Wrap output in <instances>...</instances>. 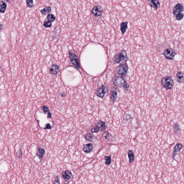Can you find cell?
Returning a JSON list of instances; mask_svg holds the SVG:
<instances>
[{
	"label": "cell",
	"mask_w": 184,
	"mask_h": 184,
	"mask_svg": "<svg viewBox=\"0 0 184 184\" xmlns=\"http://www.w3.org/2000/svg\"><path fill=\"white\" fill-rule=\"evenodd\" d=\"M162 86L167 90H171L173 88L174 82L172 77L166 76L163 77L161 80Z\"/></svg>",
	"instance_id": "obj_1"
},
{
	"label": "cell",
	"mask_w": 184,
	"mask_h": 184,
	"mask_svg": "<svg viewBox=\"0 0 184 184\" xmlns=\"http://www.w3.org/2000/svg\"><path fill=\"white\" fill-rule=\"evenodd\" d=\"M127 60V56L125 51H122L116 54L114 58V62L118 64L122 61H126Z\"/></svg>",
	"instance_id": "obj_2"
},
{
	"label": "cell",
	"mask_w": 184,
	"mask_h": 184,
	"mask_svg": "<svg viewBox=\"0 0 184 184\" xmlns=\"http://www.w3.org/2000/svg\"><path fill=\"white\" fill-rule=\"evenodd\" d=\"M69 54L70 62L73 66L76 69H80V65L79 59L76 55L70 51L69 52Z\"/></svg>",
	"instance_id": "obj_3"
},
{
	"label": "cell",
	"mask_w": 184,
	"mask_h": 184,
	"mask_svg": "<svg viewBox=\"0 0 184 184\" xmlns=\"http://www.w3.org/2000/svg\"><path fill=\"white\" fill-rule=\"evenodd\" d=\"M106 126L105 123L103 121H100L98 122L96 125L92 129V132L93 133H97L99 131H104L106 128Z\"/></svg>",
	"instance_id": "obj_4"
},
{
	"label": "cell",
	"mask_w": 184,
	"mask_h": 184,
	"mask_svg": "<svg viewBox=\"0 0 184 184\" xmlns=\"http://www.w3.org/2000/svg\"><path fill=\"white\" fill-rule=\"evenodd\" d=\"M163 55L167 59L172 60L176 55V53L174 49L167 48L164 51Z\"/></svg>",
	"instance_id": "obj_5"
},
{
	"label": "cell",
	"mask_w": 184,
	"mask_h": 184,
	"mask_svg": "<svg viewBox=\"0 0 184 184\" xmlns=\"http://www.w3.org/2000/svg\"><path fill=\"white\" fill-rule=\"evenodd\" d=\"M128 71V67L126 63L121 64L117 69V72L118 74L123 76H126Z\"/></svg>",
	"instance_id": "obj_6"
},
{
	"label": "cell",
	"mask_w": 184,
	"mask_h": 184,
	"mask_svg": "<svg viewBox=\"0 0 184 184\" xmlns=\"http://www.w3.org/2000/svg\"><path fill=\"white\" fill-rule=\"evenodd\" d=\"M123 77L121 76H116L113 78V82L116 86L123 87L124 84L126 82Z\"/></svg>",
	"instance_id": "obj_7"
},
{
	"label": "cell",
	"mask_w": 184,
	"mask_h": 184,
	"mask_svg": "<svg viewBox=\"0 0 184 184\" xmlns=\"http://www.w3.org/2000/svg\"><path fill=\"white\" fill-rule=\"evenodd\" d=\"M62 175L64 180L67 182H69L71 181L73 177L72 172L69 170H66L62 172Z\"/></svg>",
	"instance_id": "obj_8"
},
{
	"label": "cell",
	"mask_w": 184,
	"mask_h": 184,
	"mask_svg": "<svg viewBox=\"0 0 184 184\" xmlns=\"http://www.w3.org/2000/svg\"><path fill=\"white\" fill-rule=\"evenodd\" d=\"M108 91V88L105 86L103 85L98 89L96 91V94L99 97L101 98H103L104 95Z\"/></svg>",
	"instance_id": "obj_9"
},
{
	"label": "cell",
	"mask_w": 184,
	"mask_h": 184,
	"mask_svg": "<svg viewBox=\"0 0 184 184\" xmlns=\"http://www.w3.org/2000/svg\"><path fill=\"white\" fill-rule=\"evenodd\" d=\"M184 7L183 5L181 4L178 3L172 9L173 14L174 16H176L177 14L182 13L184 11Z\"/></svg>",
	"instance_id": "obj_10"
},
{
	"label": "cell",
	"mask_w": 184,
	"mask_h": 184,
	"mask_svg": "<svg viewBox=\"0 0 184 184\" xmlns=\"http://www.w3.org/2000/svg\"><path fill=\"white\" fill-rule=\"evenodd\" d=\"M93 14L96 17H99L102 15L103 13V9L101 6H94L92 10Z\"/></svg>",
	"instance_id": "obj_11"
},
{
	"label": "cell",
	"mask_w": 184,
	"mask_h": 184,
	"mask_svg": "<svg viewBox=\"0 0 184 184\" xmlns=\"http://www.w3.org/2000/svg\"><path fill=\"white\" fill-rule=\"evenodd\" d=\"M183 148V145L182 144L180 143H178L175 145V147H174V149H173V153L172 155V158L173 159H174L175 156L177 155V153L178 152L180 151Z\"/></svg>",
	"instance_id": "obj_12"
},
{
	"label": "cell",
	"mask_w": 184,
	"mask_h": 184,
	"mask_svg": "<svg viewBox=\"0 0 184 184\" xmlns=\"http://www.w3.org/2000/svg\"><path fill=\"white\" fill-rule=\"evenodd\" d=\"M46 151L44 149L42 148L41 147H38L37 152L36 153V155L38 157L41 161H42L43 158L44 156L45 155Z\"/></svg>",
	"instance_id": "obj_13"
},
{
	"label": "cell",
	"mask_w": 184,
	"mask_h": 184,
	"mask_svg": "<svg viewBox=\"0 0 184 184\" xmlns=\"http://www.w3.org/2000/svg\"><path fill=\"white\" fill-rule=\"evenodd\" d=\"M59 71V67L56 64H53L50 67V72L53 75H57Z\"/></svg>",
	"instance_id": "obj_14"
},
{
	"label": "cell",
	"mask_w": 184,
	"mask_h": 184,
	"mask_svg": "<svg viewBox=\"0 0 184 184\" xmlns=\"http://www.w3.org/2000/svg\"><path fill=\"white\" fill-rule=\"evenodd\" d=\"M150 6L154 9H158L161 6L160 1L158 0L148 1Z\"/></svg>",
	"instance_id": "obj_15"
},
{
	"label": "cell",
	"mask_w": 184,
	"mask_h": 184,
	"mask_svg": "<svg viewBox=\"0 0 184 184\" xmlns=\"http://www.w3.org/2000/svg\"><path fill=\"white\" fill-rule=\"evenodd\" d=\"M176 80L178 82L182 83L184 81V75L182 72H179L177 73L176 76Z\"/></svg>",
	"instance_id": "obj_16"
},
{
	"label": "cell",
	"mask_w": 184,
	"mask_h": 184,
	"mask_svg": "<svg viewBox=\"0 0 184 184\" xmlns=\"http://www.w3.org/2000/svg\"><path fill=\"white\" fill-rule=\"evenodd\" d=\"M93 148V147L91 143H89L84 145L83 150L85 153H88L92 151Z\"/></svg>",
	"instance_id": "obj_17"
},
{
	"label": "cell",
	"mask_w": 184,
	"mask_h": 184,
	"mask_svg": "<svg viewBox=\"0 0 184 184\" xmlns=\"http://www.w3.org/2000/svg\"><path fill=\"white\" fill-rule=\"evenodd\" d=\"M128 155L129 159V163L130 164H132L135 161V156L132 151L131 150H129L128 152Z\"/></svg>",
	"instance_id": "obj_18"
},
{
	"label": "cell",
	"mask_w": 184,
	"mask_h": 184,
	"mask_svg": "<svg viewBox=\"0 0 184 184\" xmlns=\"http://www.w3.org/2000/svg\"><path fill=\"white\" fill-rule=\"evenodd\" d=\"M52 11V8L50 6H47L43 9L41 10V12L43 15H46L47 14L50 13Z\"/></svg>",
	"instance_id": "obj_19"
},
{
	"label": "cell",
	"mask_w": 184,
	"mask_h": 184,
	"mask_svg": "<svg viewBox=\"0 0 184 184\" xmlns=\"http://www.w3.org/2000/svg\"><path fill=\"white\" fill-rule=\"evenodd\" d=\"M128 23L127 22H123L121 23V32L122 34H124L126 31V29L127 28Z\"/></svg>",
	"instance_id": "obj_20"
},
{
	"label": "cell",
	"mask_w": 184,
	"mask_h": 184,
	"mask_svg": "<svg viewBox=\"0 0 184 184\" xmlns=\"http://www.w3.org/2000/svg\"><path fill=\"white\" fill-rule=\"evenodd\" d=\"M7 7V5L6 3L3 1L1 0L0 2V12L1 13H4Z\"/></svg>",
	"instance_id": "obj_21"
},
{
	"label": "cell",
	"mask_w": 184,
	"mask_h": 184,
	"mask_svg": "<svg viewBox=\"0 0 184 184\" xmlns=\"http://www.w3.org/2000/svg\"><path fill=\"white\" fill-rule=\"evenodd\" d=\"M102 138L106 140V141H109L111 139V138H112V135L109 133V132L107 131L105 132L102 135Z\"/></svg>",
	"instance_id": "obj_22"
},
{
	"label": "cell",
	"mask_w": 184,
	"mask_h": 184,
	"mask_svg": "<svg viewBox=\"0 0 184 184\" xmlns=\"http://www.w3.org/2000/svg\"><path fill=\"white\" fill-rule=\"evenodd\" d=\"M117 92L115 90H113L110 93V98L111 100L113 102H115L117 98Z\"/></svg>",
	"instance_id": "obj_23"
},
{
	"label": "cell",
	"mask_w": 184,
	"mask_h": 184,
	"mask_svg": "<svg viewBox=\"0 0 184 184\" xmlns=\"http://www.w3.org/2000/svg\"><path fill=\"white\" fill-rule=\"evenodd\" d=\"M104 159L106 161L105 162V164L106 165H109L111 164L112 162V158L110 156H104Z\"/></svg>",
	"instance_id": "obj_24"
},
{
	"label": "cell",
	"mask_w": 184,
	"mask_h": 184,
	"mask_svg": "<svg viewBox=\"0 0 184 184\" xmlns=\"http://www.w3.org/2000/svg\"><path fill=\"white\" fill-rule=\"evenodd\" d=\"M46 19L48 21L50 22H53L56 20V17L54 14H50L47 15Z\"/></svg>",
	"instance_id": "obj_25"
},
{
	"label": "cell",
	"mask_w": 184,
	"mask_h": 184,
	"mask_svg": "<svg viewBox=\"0 0 184 184\" xmlns=\"http://www.w3.org/2000/svg\"><path fill=\"white\" fill-rule=\"evenodd\" d=\"M173 129H174L175 133L176 134H177L179 132L180 128L177 123H175L174 125V126H173Z\"/></svg>",
	"instance_id": "obj_26"
},
{
	"label": "cell",
	"mask_w": 184,
	"mask_h": 184,
	"mask_svg": "<svg viewBox=\"0 0 184 184\" xmlns=\"http://www.w3.org/2000/svg\"><path fill=\"white\" fill-rule=\"evenodd\" d=\"M26 6L28 7L31 8L34 6V1L32 0H27L26 1Z\"/></svg>",
	"instance_id": "obj_27"
},
{
	"label": "cell",
	"mask_w": 184,
	"mask_h": 184,
	"mask_svg": "<svg viewBox=\"0 0 184 184\" xmlns=\"http://www.w3.org/2000/svg\"><path fill=\"white\" fill-rule=\"evenodd\" d=\"M184 14L183 13H180L176 16V19L178 21H181L184 18Z\"/></svg>",
	"instance_id": "obj_28"
},
{
	"label": "cell",
	"mask_w": 184,
	"mask_h": 184,
	"mask_svg": "<svg viewBox=\"0 0 184 184\" xmlns=\"http://www.w3.org/2000/svg\"><path fill=\"white\" fill-rule=\"evenodd\" d=\"M43 111L44 113H45V114H49L50 113L49 109L47 107V106L46 105L44 106L43 107Z\"/></svg>",
	"instance_id": "obj_29"
},
{
	"label": "cell",
	"mask_w": 184,
	"mask_h": 184,
	"mask_svg": "<svg viewBox=\"0 0 184 184\" xmlns=\"http://www.w3.org/2000/svg\"><path fill=\"white\" fill-rule=\"evenodd\" d=\"M86 139L87 141L91 142L92 141L93 137L92 135L89 133L87 134L85 136Z\"/></svg>",
	"instance_id": "obj_30"
},
{
	"label": "cell",
	"mask_w": 184,
	"mask_h": 184,
	"mask_svg": "<svg viewBox=\"0 0 184 184\" xmlns=\"http://www.w3.org/2000/svg\"><path fill=\"white\" fill-rule=\"evenodd\" d=\"M44 26L46 28H49L51 27L52 26V23L51 22L49 21H46L44 22L43 24Z\"/></svg>",
	"instance_id": "obj_31"
},
{
	"label": "cell",
	"mask_w": 184,
	"mask_h": 184,
	"mask_svg": "<svg viewBox=\"0 0 184 184\" xmlns=\"http://www.w3.org/2000/svg\"><path fill=\"white\" fill-rule=\"evenodd\" d=\"M54 184H60L59 176H57L55 177V179L54 181Z\"/></svg>",
	"instance_id": "obj_32"
},
{
	"label": "cell",
	"mask_w": 184,
	"mask_h": 184,
	"mask_svg": "<svg viewBox=\"0 0 184 184\" xmlns=\"http://www.w3.org/2000/svg\"><path fill=\"white\" fill-rule=\"evenodd\" d=\"M17 156L18 158L19 159H21L22 158V156H23V152H22L21 149H20V150L17 152Z\"/></svg>",
	"instance_id": "obj_33"
},
{
	"label": "cell",
	"mask_w": 184,
	"mask_h": 184,
	"mask_svg": "<svg viewBox=\"0 0 184 184\" xmlns=\"http://www.w3.org/2000/svg\"><path fill=\"white\" fill-rule=\"evenodd\" d=\"M123 88L126 91H128V90L129 88V85L128 83H127V82H126L124 84V86H123Z\"/></svg>",
	"instance_id": "obj_34"
},
{
	"label": "cell",
	"mask_w": 184,
	"mask_h": 184,
	"mask_svg": "<svg viewBox=\"0 0 184 184\" xmlns=\"http://www.w3.org/2000/svg\"><path fill=\"white\" fill-rule=\"evenodd\" d=\"M52 128V126L49 123H47L46 125V127L44 128V129H50Z\"/></svg>",
	"instance_id": "obj_35"
},
{
	"label": "cell",
	"mask_w": 184,
	"mask_h": 184,
	"mask_svg": "<svg viewBox=\"0 0 184 184\" xmlns=\"http://www.w3.org/2000/svg\"><path fill=\"white\" fill-rule=\"evenodd\" d=\"M47 117L49 118H50L52 117V114H51V113H49L47 114Z\"/></svg>",
	"instance_id": "obj_36"
},
{
	"label": "cell",
	"mask_w": 184,
	"mask_h": 184,
	"mask_svg": "<svg viewBox=\"0 0 184 184\" xmlns=\"http://www.w3.org/2000/svg\"><path fill=\"white\" fill-rule=\"evenodd\" d=\"M61 95L62 97H64L66 96V94H65V92H62L61 93Z\"/></svg>",
	"instance_id": "obj_37"
},
{
	"label": "cell",
	"mask_w": 184,
	"mask_h": 184,
	"mask_svg": "<svg viewBox=\"0 0 184 184\" xmlns=\"http://www.w3.org/2000/svg\"><path fill=\"white\" fill-rule=\"evenodd\" d=\"M65 184V183H64V184Z\"/></svg>",
	"instance_id": "obj_38"
}]
</instances>
